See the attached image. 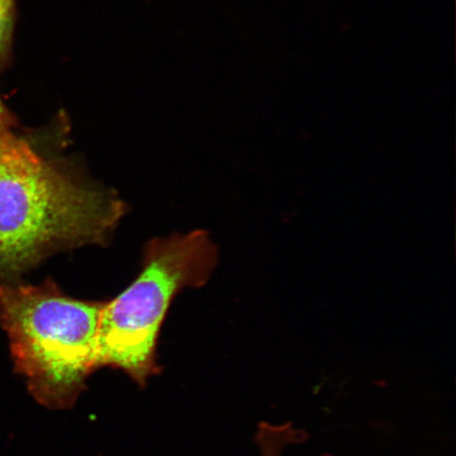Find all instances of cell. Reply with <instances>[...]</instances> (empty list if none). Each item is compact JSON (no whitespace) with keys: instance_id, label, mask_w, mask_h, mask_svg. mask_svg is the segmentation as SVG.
Returning <instances> with one entry per match:
<instances>
[{"instance_id":"6da1fadb","label":"cell","mask_w":456,"mask_h":456,"mask_svg":"<svg viewBox=\"0 0 456 456\" xmlns=\"http://www.w3.org/2000/svg\"><path fill=\"white\" fill-rule=\"evenodd\" d=\"M122 214L116 197L77 183L19 136L0 145V278L55 248L104 240Z\"/></svg>"},{"instance_id":"7a4b0ae2","label":"cell","mask_w":456,"mask_h":456,"mask_svg":"<svg viewBox=\"0 0 456 456\" xmlns=\"http://www.w3.org/2000/svg\"><path fill=\"white\" fill-rule=\"evenodd\" d=\"M105 302L77 300L53 281L0 283V323L15 370L44 407L69 409L96 370Z\"/></svg>"},{"instance_id":"3957f363","label":"cell","mask_w":456,"mask_h":456,"mask_svg":"<svg viewBox=\"0 0 456 456\" xmlns=\"http://www.w3.org/2000/svg\"><path fill=\"white\" fill-rule=\"evenodd\" d=\"M216 248L208 233L157 239L129 288L102 307L96 369H121L136 384L159 373L157 341L171 301L182 289L201 287L212 275Z\"/></svg>"},{"instance_id":"277c9868","label":"cell","mask_w":456,"mask_h":456,"mask_svg":"<svg viewBox=\"0 0 456 456\" xmlns=\"http://www.w3.org/2000/svg\"><path fill=\"white\" fill-rule=\"evenodd\" d=\"M16 0H0V74L8 67L12 51Z\"/></svg>"},{"instance_id":"5b68a950","label":"cell","mask_w":456,"mask_h":456,"mask_svg":"<svg viewBox=\"0 0 456 456\" xmlns=\"http://www.w3.org/2000/svg\"><path fill=\"white\" fill-rule=\"evenodd\" d=\"M12 126L13 118H11L9 110L4 107L2 100H0V144L13 138L15 134L12 131Z\"/></svg>"}]
</instances>
